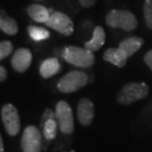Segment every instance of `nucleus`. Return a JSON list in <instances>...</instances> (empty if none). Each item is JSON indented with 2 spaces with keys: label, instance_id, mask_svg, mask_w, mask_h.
<instances>
[{
  "label": "nucleus",
  "instance_id": "obj_7",
  "mask_svg": "<svg viewBox=\"0 0 152 152\" xmlns=\"http://www.w3.org/2000/svg\"><path fill=\"white\" fill-rule=\"evenodd\" d=\"M21 149L23 152H41L42 135L35 126H28L24 129L21 137Z\"/></svg>",
  "mask_w": 152,
  "mask_h": 152
},
{
  "label": "nucleus",
  "instance_id": "obj_17",
  "mask_svg": "<svg viewBox=\"0 0 152 152\" xmlns=\"http://www.w3.org/2000/svg\"><path fill=\"white\" fill-rule=\"evenodd\" d=\"M42 126L44 137L48 141L53 140L56 137L57 129H58V123H57L56 118H48L44 124H42Z\"/></svg>",
  "mask_w": 152,
  "mask_h": 152
},
{
  "label": "nucleus",
  "instance_id": "obj_24",
  "mask_svg": "<svg viewBox=\"0 0 152 152\" xmlns=\"http://www.w3.org/2000/svg\"><path fill=\"white\" fill-rule=\"evenodd\" d=\"M6 78H7V70L4 66H0V81H5Z\"/></svg>",
  "mask_w": 152,
  "mask_h": 152
},
{
  "label": "nucleus",
  "instance_id": "obj_11",
  "mask_svg": "<svg viewBox=\"0 0 152 152\" xmlns=\"http://www.w3.org/2000/svg\"><path fill=\"white\" fill-rule=\"evenodd\" d=\"M129 57L121 50L120 48H110L103 54V59L107 62H110L117 67L123 68L126 64V60Z\"/></svg>",
  "mask_w": 152,
  "mask_h": 152
},
{
  "label": "nucleus",
  "instance_id": "obj_16",
  "mask_svg": "<svg viewBox=\"0 0 152 152\" xmlns=\"http://www.w3.org/2000/svg\"><path fill=\"white\" fill-rule=\"evenodd\" d=\"M0 29L3 33L9 36L16 35L19 30L17 22L12 17H9L4 11L1 10V16H0Z\"/></svg>",
  "mask_w": 152,
  "mask_h": 152
},
{
  "label": "nucleus",
  "instance_id": "obj_3",
  "mask_svg": "<svg viewBox=\"0 0 152 152\" xmlns=\"http://www.w3.org/2000/svg\"><path fill=\"white\" fill-rule=\"evenodd\" d=\"M62 56L69 64L81 68L91 67L95 62V56L92 51L85 48L68 45L63 50Z\"/></svg>",
  "mask_w": 152,
  "mask_h": 152
},
{
  "label": "nucleus",
  "instance_id": "obj_13",
  "mask_svg": "<svg viewBox=\"0 0 152 152\" xmlns=\"http://www.w3.org/2000/svg\"><path fill=\"white\" fill-rule=\"evenodd\" d=\"M143 44L144 39L140 37H130L121 42L120 45H118V48L126 54L127 57H130L140 50Z\"/></svg>",
  "mask_w": 152,
  "mask_h": 152
},
{
  "label": "nucleus",
  "instance_id": "obj_22",
  "mask_svg": "<svg viewBox=\"0 0 152 152\" xmlns=\"http://www.w3.org/2000/svg\"><path fill=\"white\" fill-rule=\"evenodd\" d=\"M144 62L152 71V50H148L146 54L144 56Z\"/></svg>",
  "mask_w": 152,
  "mask_h": 152
},
{
  "label": "nucleus",
  "instance_id": "obj_4",
  "mask_svg": "<svg viewBox=\"0 0 152 152\" xmlns=\"http://www.w3.org/2000/svg\"><path fill=\"white\" fill-rule=\"evenodd\" d=\"M89 83V76L85 72L74 70L66 73L59 79L57 90L61 93L69 94L80 90Z\"/></svg>",
  "mask_w": 152,
  "mask_h": 152
},
{
  "label": "nucleus",
  "instance_id": "obj_8",
  "mask_svg": "<svg viewBox=\"0 0 152 152\" xmlns=\"http://www.w3.org/2000/svg\"><path fill=\"white\" fill-rule=\"evenodd\" d=\"M45 25L63 36H70L74 31V24L70 17L62 12H53Z\"/></svg>",
  "mask_w": 152,
  "mask_h": 152
},
{
  "label": "nucleus",
  "instance_id": "obj_6",
  "mask_svg": "<svg viewBox=\"0 0 152 152\" xmlns=\"http://www.w3.org/2000/svg\"><path fill=\"white\" fill-rule=\"evenodd\" d=\"M56 117L60 132L64 134H71L74 130V118L72 109L67 102H57L56 106Z\"/></svg>",
  "mask_w": 152,
  "mask_h": 152
},
{
  "label": "nucleus",
  "instance_id": "obj_14",
  "mask_svg": "<svg viewBox=\"0 0 152 152\" xmlns=\"http://www.w3.org/2000/svg\"><path fill=\"white\" fill-rule=\"evenodd\" d=\"M106 41V34L104 29L101 26H97L93 31L92 39L90 41L86 42L84 44V48L89 50L92 53L98 51L105 44Z\"/></svg>",
  "mask_w": 152,
  "mask_h": 152
},
{
  "label": "nucleus",
  "instance_id": "obj_12",
  "mask_svg": "<svg viewBox=\"0 0 152 152\" xmlns=\"http://www.w3.org/2000/svg\"><path fill=\"white\" fill-rule=\"evenodd\" d=\"M60 68H61V65L59 63V60L56 57H50L41 63L39 74L44 79H48L58 73Z\"/></svg>",
  "mask_w": 152,
  "mask_h": 152
},
{
  "label": "nucleus",
  "instance_id": "obj_25",
  "mask_svg": "<svg viewBox=\"0 0 152 152\" xmlns=\"http://www.w3.org/2000/svg\"><path fill=\"white\" fill-rule=\"evenodd\" d=\"M0 152H4V142L2 136H0Z\"/></svg>",
  "mask_w": 152,
  "mask_h": 152
},
{
  "label": "nucleus",
  "instance_id": "obj_15",
  "mask_svg": "<svg viewBox=\"0 0 152 152\" xmlns=\"http://www.w3.org/2000/svg\"><path fill=\"white\" fill-rule=\"evenodd\" d=\"M27 13L34 21L42 24H45L50 17V9L39 4H31L27 8Z\"/></svg>",
  "mask_w": 152,
  "mask_h": 152
},
{
  "label": "nucleus",
  "instance_id": "obj_10",
  "mask_svg": "<svg viewBox=\"0 0 152 152\" xmlns=\"http://www.w3.org/2000/svg\"><path fill=\"white\" fill-rule=\"evenodd\" d=\"M33 56L31 50L25 48H21L15 51L11 58V66L16 72L23 73L31 66Z\"/></svg>",
  "mask_w": 152,
  "mask_h": 152
},
{
  "label": "nucleus",
  "instance_id": "obj_2",
  "mask_svg": "<svg viewBox=\"0 0 152 152\" xmlns=\"http://www.w3.org/2000/svg\"><path fill=\"white\" fill-rule=\"evenodd\" d=\"M149 93V86L144 82L127 83L118 93L117 102L121 105H130L139 100L146 98Z\"/></svg>",
  "mask_w": 152,
  "mask_h": 152
},
{
  "label": "nucleus",
  "instance_id": "obj_20",
  "mask_svg": "<svg viewBox=\"0 0 152 152\" xmlns=\"http://www.w3.org/2000/svg\"><path fill=\"white\" fill-rule=\"evenodd\" d=\"M13 51V45L9 41H2L0 42V59L3 60L9 56Z\"/></svg>",
  "mask_w": 152,
  "mask_h": 152
},
{
  "label": "nucleus",
  "instance_id": "obj_21",
  "mask_svg": "<svg viewBox=\"0 0 152 152\" xmlns=\"http://www.w3.org/2000/svg\"><path fill=\"white\" fill-rule=\"evenodd\" d=\"M56 118V112H53L50 109H45V113L42 114V124H44L45 121L48 120V118Z\"/></svg>",
  "mask_w": 152,
  "mask_h": 152
},
{
  "label": "nucleus",
  "instance_id": "obj_18",
  "mask_svg": "<svg viewBox=\"0 0 152 152\" xmlns=\"http://www.w3.org/2000/svg\"><path fill=\"white\" fill-rule=\"evenodd\" d=\"M28 34L31 37V39L36 42L45 41V39H48L50 37V32L47 29L38 26H33V25L28 27Z\"/></svg>",
  "mask_w": 152,
  "mask_h": 152
},
{
  "label": "nucleus",
  "instance_id": "obj_23",
  "mask_svg": "<svg viewBox=\"0 0 152 152\" xmlns=\"http://www.w3.org/2000/svg\"><path fill=\"white\" fill-rule=\"evenodd\" d=\"M78 1H79V3H80V5L82 6V7L90 8L95 4L97 0H78Z\"/></svg>",
  "mask_w": 152,
  "mask_h": 152
},
{
  "label": "nucleus",
  "instance_id": "obj_9",
  "mask_svg": "<svg viewBox=\"0 0 152 152\" xmlns=\"http://www.w3.org/2000/svg\"><path fill=\"white\" fill-rule=\"evenodd\" d=\"M76 114H77L79 124L82 126H89L93 123L94 117H95V108H94L93 102L87 98L81 99L78 102Z\"/></svg>",
  "mask_w": 152,
  "mask_h": 152
},
{
  "label": "nucleus",
  "instance_id": "obj_1",
  "mask_svg": "<svg viewBox=\"0 0 152 152\" xmlns=\"http://www.w3.org/2000/svg\"><path fill=\"white\" fill-rule=\"evenodd\" d=\"M106 23L111 28L121 29L126 32L133 31L137 27V20L134 14L124 9L111 10L106 16Z\"/></svg>",
  "mask_w": 152,
  "mask_h": 152
},
{
  "label": "nucleus",
  "instance_id": "obj_26",
  "mask_svg": "<svg viewBox=\"0 0 152 152\" xmlns=\"http://www.w3.org/2000/svg\"><path fill=\"white\" fill-rule=\"evenodd\" d=\"M35 1H42V0H35Z\"/></svg>",
  "mask_w": 152,
  "mask_h": 152
},
{
  "label": "nucleus",
  "instance_id": "obj_5",
  "mask_svg": "<svg viewBox=\"0 0 152 152\" xmlns=\"http://www.w3.org/2000/svg\"><path fill=\"white\" fill-rule=\"evenodd\" d=\"M1 120L8 135L16 136L21 129V120L18 110L13 104H5L1 108Z\"/></svg>",
  "mask_w": 152,
  "mask_h": 152
},
{
  "label": "nucleus",
  "instance_id": "obj_19",
  "mask_svg": "<svg viewBox=\"0 0 152 152\" xmlns=\"http://www.w3.org/2000/svg\"><path fill=\"white\" fill-rule=\"evenodd\" d=\"M143 15L145 25L152 30V0H145L143 6Z\"/></svg>",
  "mask_w": 152,
  "mask_h": 152
}]
</instances>
